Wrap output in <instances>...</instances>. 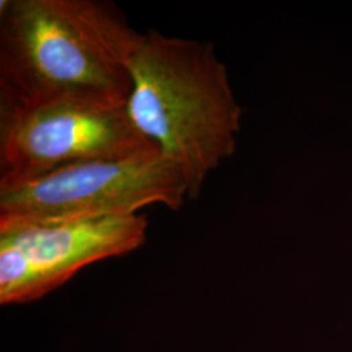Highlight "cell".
<instances>
[{
  "label": "cell",
  "instance_id": "6da1fadb",
  "mask_svg": "<svg viewBox=\"0 0 352 352\" xmlns=\"http://www.w3.org/2000/svg\"><path fill=\"white\" fill-rule=\"evenodd\" d=\"M142 36L102 0L0 1V109L52 102L124 107Z\"/></svg>",
  "mask_w": 352,
  "mask_h": 352
},
{
  "label": "cell",
  "instance_id": "7a4b0ae2",
  "mask_svg": "<svg viewBox=\"0 0 352 352\" xmlns=\"http://www.w3.org/2000/svg\"><path fill=\"white\" fill-rule=\"evenodd\" d=\"M129 72L132 124L180 170L188 199L238 148L244 109L212 42L144 33Z\"/></svg>",
  "mask_w": 352,
  "mask_h": 352
},
{
  "label": "cell",
  "instance_id": "3957f363",
  "mask_svg": "<svg viewBox=\"0 0 352 352\" xmlns=\"http://www.w3.org/2000/svg\"><path fill=\"white\" fill-rule=\"evenodd\" d=\"M188 187L157 149L65 166L12 187H0V223L71 222L133 215L151 205L179 210Z\"/></svg>",
  "mask_w": 352,
  "mask_h": 352
},
{
  "label": "cell",
  "instance_id": "277c9868",
  "mask_svg": "<svg viewBox=\"0 0 352 352\" xmlns=\"http://www.w3.org/2000/svg\"><path fill=\"white\" fill-rule=\"evenodd\" d=\"M151 149L126 106L68 101L0 109V187L19 186L65 166Z\"/></svg>",
  "mask_w": 352,
  "mask_h": 352
},
{
  "label": "cell",
  "instance_id": "5b68a950",
  "mask_svg": "<svg viewBox=\"0 0 352 352\" xmlns=\"http://www.w3.org/2000/svg\"><path fill=\"white\" fill-rule=\"evenodd\" d=\"M146 215L71 222L0 223V302H34L89 265L122 257L146 240Z\"/></svg>",
  "mask_w": 352,
  "mask_h": 352
}]
</instances>
